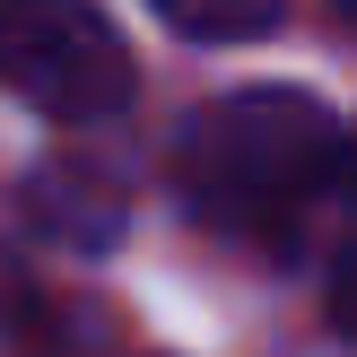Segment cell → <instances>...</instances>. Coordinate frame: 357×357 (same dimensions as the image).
<instances>
[{"instance_id": "8992f818", "label": "cell", "mask_w": 357, "mask_h": 357, "mask_svg": "<svg viewBox=\"0 0 357 357\" xmlns=\"http://www.w3.org/2000/svg\"><path fill=\"white\" fill-rule=\"evenodd\" d=\"M340 26H357V9H340Z\"/></svg>"}, {"instance_id": "277c9868", "label": "cell", "mask_w": 357, "mask_h": 357, "mask_svg": "<svg viewBox=\"0 0 357 357\" xmlns=\"http://www.w3.org/2000/svg\"><path fill=\"white\" fill-rule=\"evenodd\" d=\"M331 323H340V340H357V253H340V271H331Z\"/></svg>"}, {"instance_id": "3957f363", "label": "cell", "mask_w": 357, "mask_h": 357, "mask_svg": "<svg viewBox=\"0 0 357 357\" xmlns=\"http://www.w3.org/2000/svg\"><path fill=\"white\" fill-rule=\"evenodd\" d=\"M166 26L192 35V44H253V35L279 26V0H166Z\"/></svg>"}, {"instance_id": "7a4b0ae2", "label": "cell", "mask_w": 357, "mask_h": 357, "mask_svg": "<svg viewBox=\"0 0 357 357\" xmlns=\"http://www.w3.org/2000/svg\"><path fill=\"white\" fill-rule=\"evenodd\" d=\"M0 87L52 122H105L131 105V44L96 9L9 0L0 9Z\"/></svg>"}, {"instance_id": "5b68a950", "label": "cell", "mask_w": 357, "mask_h": 357, "mask_svg": "<svg viewBox=\"0 0 357 357\" xmlns=\"http://www.w3.org/2000/svg\"><path fill=\"white\" fill-rule=\"evenodd\" d=\"M340 166H349V183H357V139H349V149H340Z\"/></svg>"}, {"instance_id": "6da1fadb", "label": "cell", "mask_w": 357, "mask_h": 357, "mask_svg": "<svg viewBox=\"0 0 357 357\" xmlns=\"http://www.w3.org/2000/svg\"><path fill=\"white\" fill-rule=\"evenodd\" d=\"M340 122L305 87H236L183 122L174 192L218 236H288L305 201L340 174Z\"/></svg>"}]
</instances>
